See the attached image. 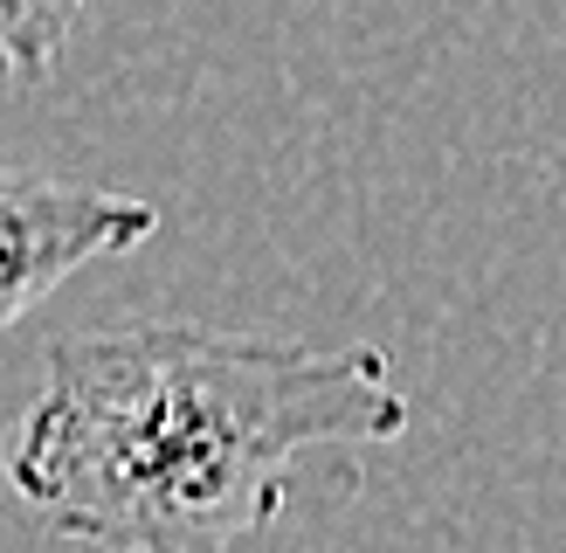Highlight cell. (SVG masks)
Returning <instances> with one entry per match:
<instances>
[{
  "label": "cell",
  "mask_w": 566,
  "mask_h": 553,
  "mask_svg": "<svg viewBox=\"0 0 566 553\" xmlns=\"http://www.w3.org/2000/svg\"><path fill=\"white\" fill-rule=\"evenodd\" d=\"M76 21L83 0H0V83H42Z\"/></svg>",
  "instance_id": "cell-3"
},
{
  "label": "cell",
  "mask_w": 566,
  "mask_h": 553,
  "mask_svg": "<svg viewBox=\"0 0 566 553\" xmlns=\"http://www.w3.org/2000/svg\"><path fill=\"white\" fill-rule=\"evenodd\" d=\"M415 408L374 346L214 325H111L49 353L8 478L55 540L97 553H229L276 525L291 463L394 442Z\"/></svg>",
  "instance_id": "cell-1"
},
{
  "label": "cell",
  "mask_w": 566,
  "mask_h": 553,
  "mask_svg": "<svg viewBox=\"0 0 566 553\" xmlns=\"http://www.w3.org/2000/svg\"><path fill=\"white\" fill-rule=\"evenodd\" d=\"M159 229V208L118 187L8 174L0 166V332L55 298L83 263L125 257Z\"/></svg>",
  "instance_id": "cell-2"
}]
</instances>
